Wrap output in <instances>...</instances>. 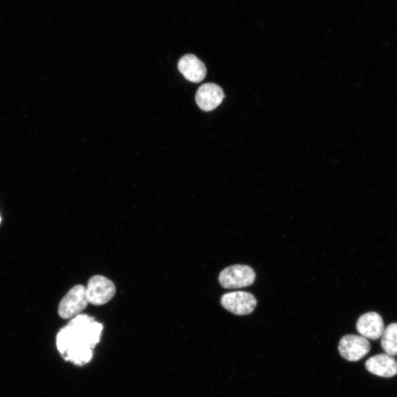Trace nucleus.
I'll return each instance as SVG.
<instances>
[{"label":"nucleus","instance_id":"1","mask_svg":"<svg viewBox=\"0 0 397 397\" xmlns=\"http://www.w3.org/2000/svg\"><path fill=\"white\" fill-rule=\"evenodd\" d=\"M103 327L94 318L80 315L72 318L68 326L62 328L57 336V346L64 355L71 349L78 346L94 348L100 340Z\"/></svg>","mask_w":397,"mask_h":397},{"label":"nucleus","instance_id":"2","mask_svg":"<svg viewBox=\"0 0 397 397\" xmlns=\"http://www.w3.org/2000/svg\"><path fill=\"white\" fill-rule=\"evenodd\" d=\"M88 305L86 287L78 285L72 288L62 299L58 307V315L64 319H72L80 315Z\"/></svg>","mask_w":397,"mask_h":397},{"label":"nucleus","instance_id":"3","mask_svg":"<svg viewBox=\"0 0 397 397\" xmlns=\"http://www.w3.org/2000/svg\"><path fill=\"white\" fill-rule=\"evenodd\" d=\"M256 279L254 269L240 264L225 268L219 276L220 283L228 290L249 286L254 283Z\"/></svg>","mask_w":397,"mask_h":397},{"label":"nucleus","instance_id":"4","mask_svg":"<svg viewBox=\"0 0 397 397\" xmlns=\"http://www.w3.org/2000/svg\"><path fill=\"white\" fill-rule=\"evenodd\" d=\"M89 303L100 306L111 301L116 294L114 283L103 275H94L86 288Z\"/></svg>","mask_w":397,"mask_h":397},{"label":"nucleus","instance_id":"5","mask_svg":"<svg viewBox=\"0 0 397 397\" xmlns=\"http://www.w3.org/2000/svg\"><path fill=\"white\" fill-rule=\"evenodd\" d=\"M224 308L238 316L252 314L257 306L254 294L246 292H233L224 294L221 299Z\"/></svg>","mask_w":397,"mask_h":397},{"label":"nucleus","instance_id":"6","mask_svg":"<svg viewBox=\"0 0 397 397\" xmlns=\"http://www.w3.org/2000/svg\"><path fill=\"white\" fill-rule=\"evenodd\" d=\"M371 350L369 341L362 335H347L343 337L339 345L342 356L349 362H358L364 358Z\"/></svg>","mask_w":397,"mask_h":397},{"label":"nucleus","instance_id":"7","mask_svg":"<svg viewBox=\"0 0 397 397\" xmlns=\"http://www.w3.org/2000/svg\"><path fill=\"white\" fill-rule=\"evenodd\" d=\"M224 91L215 83H206L201 86L196 94V102L200 109L211 112L222 103Z\"/></svg>","mask_w":397,"mask_h":397},{"label":"nucleus","instance_id":"8","mask_svg":"<svg viewBox=\"0 0 397 397\" xmlns=\"http://www.w3.org/2000/svg\"><path fill=\"white\" fill-rule=\"evenodd\" d=\"M356 327L362 336L371 340L380 339L385 330L383 320L376 312H369L360 317Z\"/></svg>","mask_w":397,"mask_h":397},{"label":"nucleus","instance_id":"9","mask_svg":"<svg viewBox=\"0 0 397 397\" xmlns=\"http://www.w3.org/2000/svg\"><path fill=\"white\" fill-rule=\"evenodd\" d=\"M178 69L188 81L200 82L206 77L207 69L200 60L194 55H186L180 58Z\"/></svg>","mask_w":397,"mask_h":397},{"label":"nucleus","instance_id":"10","mask_svg":"<svg viewBox=\"0 0 397 397\" xmlns=\"http://www.w3.org/2000/svg\"><path fill=\"white\" fill-rule=\"evenodd\" d=\"M366 368L371 374L379 377L392 378L397 375L396 360L387 354L370 358L366 363Z\"/></svg>","mask_w":397,"mask_h":397},{"label":"nucleus","instance_id":"11","mask_svg":"<svg viewBox=\"0 0 397 397\" xmlns=\"http://www.w3.org/2000/svg\"><path fill=\"white\" fill-rule=\"evenodd\" d=\"M381 337V346L385 353L391 356L397 355V323L391 324Z\"/></svg>","mask_w":397,"mask_h":397},{"label":"nucleus","instance_id":"12","mask_svg":"<svg viewBox=\"0 0 397 397\" xmlns=\"http://www.w3.org/2000/svg\"><path fill=\"white\" fill-rule=\"evenodd\" d=\"M64 356L71 363L82 366L89 363L92 358V348L87 346H76L71 349Z\"/></svg>","mask_w":397,"mask_h":397},{"label":"nucleus","instance_id":"13","mask_svg":"<svg viewBox=\"0 0 397 397\" xmlns=\"http://www.w3.org/2000/svg\"><path fill=\"white\" fill-rule=\"evenodd\" d=\"M0 222H1V216H0Z\"/></svg>","mask_w":397,"mask_h":397}]
</instances>
